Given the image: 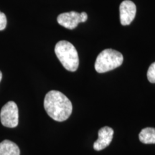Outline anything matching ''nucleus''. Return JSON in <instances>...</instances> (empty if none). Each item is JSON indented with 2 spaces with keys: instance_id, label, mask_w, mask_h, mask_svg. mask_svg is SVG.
<instances>
[{
  "instance_id": "11",
  "label": "nucleus",
  "mask_w": 155,
  "mask_h": 155,
  "mask_svg": "<svg viewBox=\"0 0 155 155\" xmlns=\"http://www.w3.org/2000/svg\"><path fill=\"white\" fill-rule=\"evenodd\" d=\"M7 26V17L6 15L0 11V30H5Z\"/></svg>"
},
{
  "instance_id": "4",
  "label": "nucleus",
  "mask_w": 155,
  "mask_h": 155,
  "mask_svg": "<svg viewBox=\"0 0 155 155\" xmlns=\"http://www.w3.org/2000/svg\"><path fill=\"white\" fill-rule=\"evenodd\" d=\"M0 120L4 127L15 128L19 124V111L14 101L7 102L0 111Z\"/></svg>"
},
{
  "instance_id": "6",
  "label": "nucleus",
  "mask_w": 155,
  "mask_h": 155,
  "mask_svg": "<svg viewBox=\"0 0 155 155\" xmlns=\"http://www.w3.org/2000/svg\"><path fill=\"white\" fill-rule=\"evenodd\" d=\"M120 21L124 26L130 25L134 20L137 12V7L135 4L130 0H124L119 7Z\"/></svg>"
},
{
  "instance_id": "1",
  "label": "nucleus",
  "mask_w": 155,
  "mask_h": 155,
  "mask_svg": "<svg viewBox=\"0 0 155 155\" xmlns=\"http://www.w3.org/2000/svg\"><path fill=\"white\" fill-rule=\"evenodd\" d=\"M44 108L50 117L59 122L67 120L73 111L72 103L66 96L58 91H50L46 94Z\"/></svg>"
},
{
  "instance_id": "2",
  "label": "nucleus",
  "mask_w": 155,
  "mask_h": 155,
  "mask_svg": "<svg viewBox=\"0 0 155 155\" xmlns=\"http://www.w3.org/2000/svg\"><path fill=\"white\" fill-rule=\"evenodd\" d=\"M55 53L63 66L67 71L75 72L79 66L78 54L73 44L66 40H61L56 44Z\"/></svg>"
},
{
  "instance_id": "5",
  "label": "nucleus",
  "mask_w": 155,
  "mask_h": 155,
  "mask_svg": "<svg viewBox=\"0 0 155 155\" xmlns=\"http://www.w3.org/2000/svg\"><path fill=\"white\" fill-rule=\"evenodd\" d=\"M88 19V15L85 12L78 13L71 11L69 12L62 13L58 17V22L61 26L69 30H73L81 22H85Z\"/></svg>"
},
{
  "instance_id": "9",
  "label": "nucleus",
  "mask_w": 155,
  "mask_h": 155,
  "mask_svg": "<svg viewBox=\"0 0 155 155\" xmlns=\"http://www.w3.org/2000/svg\"><path fill=\"white\" fill-rule=\"evenodd\" d=\"M139 138L143 144H155V129L152 127L144 128L139 133Z\"/></svg>"
},
{
  "instance_id": "8",
  "label": "nucleus",
  "mask_w": 155,
  "mask_h": 155,
  "mask_svg": "<svg viewBox=\"0 0 155 155\" xmlns=\"http://www.w3.org/2000/svg\"><path fill=\"white\" fill-rule=\"evenodd\" d=\"M20 151L15 143L5 140L0 143V155H19Z\"/></svg>"
},
{
  "instance_id": "3",
  "label": "nucleus",
  "mask_w": 155,
  "mask_h": 155,
  "mask_svg": "<svg viewBox=\"0 0 155 155\" xmlns=\"http://www.w3.org/2000/svg\"><path fill=\"white\" fill-rule=\"evenodd\" d=\"M123 61V55L119 51L113 49H106L97 57L95 69L99 73H106L121 66Z\"/></svg>"
},
{
  "instance_id": "7",
  "label": "nucleus",
  "mask_w": 155,
  "mask_h": 155,
  "mask_svg": "<svg viewBox=\"0 0 155 155\" xmlns=\"http://www.w3.org/2000/svg\"><path fill=\"white\" fill-rule=\"evenodd\" d=\"M98 138L94 144V148L96 151H101L111 144L114 136V130L109 127H104L98 131Z\"/></svg>"
},
{
  "instance_id": "12",
  "label": "nucleus",
  "mask_w": 155,
  "mask_h": 155,
  "mask_svg": "<svg viewBox=\"0 0 155 155\" xmlns=\"http://www.w3.org/2000/svg\"><path fill=\"white\" fill-rule=\"evenodd\" d=\"M2 78V73L1 71H0V82H1Z\"/></svg>"
},
{
  "instance_id": "10",
  "label": "nucleus",
  "mask_w": 155,
  "mask_h": 155,
  "mask_svg": "<svg viewBox=\"0 0 155 155\" xmlns=\"http://www.w3.org/2000/svg\"><path fill=\"white\" fill-rule=\"evenodd\" d=\"M147 78L152 83H155V62L149 68L147 71Z\"/></svg>"
}]
</instances>
